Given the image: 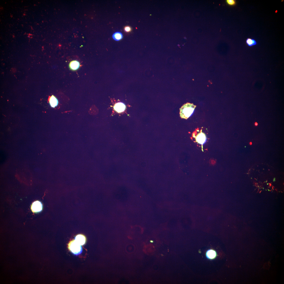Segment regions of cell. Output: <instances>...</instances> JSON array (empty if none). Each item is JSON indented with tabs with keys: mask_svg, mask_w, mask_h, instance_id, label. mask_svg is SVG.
I'll list each match as a JSON object with an SVG mask.
<instances>
[{
	"mask_svg": "<svg viewBox=\"0 0 284 284\" xmlns=\"http://www.w3.org/2000/svg\"><path fill=\"white\" fill-rule=\"evenodd\" d=\"M196 106L193 104L187 103L180 109V114L181 118L187 119L193 114Z\"/></svg>",
	"mask_w": 284,
	"mask_h": 284,
	"instance_id": "cell-1",
	"label": "cell"
},
{
	"mask_svg": "<svg viewBox=\"0 0 284 284\" xmlns=\"http://www.w3.org/2000/svg\"><path fill=\"white\" fill-rule=\"evenodd\" d=\"M68 247L69 250L75 255H78L83 251L82 246L79 244L74 240L69 242Z\"/></svg>",
	"mask_w": 284,
	"mask_h": 284,
	"instance_id": "cell-2",
	"label": "cell"
},
{
	"mask_svg": "<svg viewBox=\"0 0 284 284\" xmlns=\"http://www.w3.org/2000/svg\"><path fill=\"white\" fill-rule=\"evenodd\" d=\"M31 210L34 213H38L41 212L43 209L42 203L39 201L34 202L31 206Z\"/></svg>",
	"mask_w": 284,
	"mask_h": 284,
	"instance_id": "cell-3",
	"label": "cell"
},
{
	"mask_svg": "<svg viewBox=\"0 0 284 284\" xmlns=\"http://www.w3.org/2000/svg\"><path fill=\"white\" fill-rule=\"evenodd\" d=\"M195 137L196 142L201 145H203L206 141V136L205 134L201 132L199 133Z\"/></svg>",
	"mask_w": 284,
	"mask_h": 284,
	"instance_id": "cell-4",
	"label": "cell"
},
{
	"mask_svg": "<svg viewBox=\"0 0 284 284\" xmlns=\"http://www.w3.org/2000/svg\"><path fill=\"white\" fill-rule=\"evenodd\" d=\"M74 240L80 245L83 246L85 244L86 239L84 235L79 234L75 237Z\"/></svg>",
	"mask_w": 284,
	"mask_h": 284,
	"instance_id": "cell-5",
	"label": "cell"
},
{
	"mask_svg": "<svg viewBox=\"0 0 284 284\" xmlns=\"http://www.w3.org/2000/svg\"><path fill=\"white\" fill-rule=\"evenodd\" d=\"M207 258L210 260H212L215 259L217 256L216 251L213 249H211L207 251L206 253Z\"/></svg>",
	"mask_w": 284,
	"mask_h": 284,
	"instance_id": "cell-6",
	"label": "cell"
},
{
	"mask_svg": "<svg viewBox=\"0 0 284 284\" xmlns=\"http://www.w3.org/2000/svg\"><path fill=\"white\" fill-rule=\"evenodd\" d=\"M125 104L121 102H119L115 104L114 106L115 110L118 113H121L124 111L126 109Z\"/></svg>",
	"mask_w": 284,
	"mask_h": 284,
	"instance_id": "cell-7",
	"label": "cell"
},
{
	"mask_svg": "<svg viewBox=\"0 0 284 284\" xmlns=\"http://www.w3.org/2000/svg\"><path fill=\"white\" fill-rule=\"evenodd\" d=\"M80 64L79 62L77 60H73L71 61L69 63V67L72 70L75 71L77 70L79 67Z\"/></svg>",
	"mask_w": 284,
	"mask_h": 284,
	"instance_id": "cell-8",
	"label": "cell"
},
{
	"mask_svg": "<svg viewBox=\"0 0 284 284\" xmlns=\"http://www.w3.org/2000/svg\"><path fill=\"white\" fill-rule=\"evenodd\" d=\"M49 102L51 106L53 108L57 107L59 103V101L53 95L50 97Z\"/></svg>",
	"mask_w": 284,
	"mask_h": 284,
	"instance_id": "cell-9",
	"label": "cell"
},
{
	"mask_svg": "<svg viewBox=\"0 0 284 284\" xmlns=\"http://www.w3.org/2000/svg\"><path fill=\"white\" fill-rule=\"evenodd\" d=\"M123 37L122 34L119 32H115L112 36L113 39L116 41H119L122 39Z\"/></svg>",
	"mask_w": 284,
	"mask_h": 284,
	"instance_id": "cell-10",
	"label": "cell"
},
{
	"mask_svg": "<svg viewBox=\"0 0 284 284\" xmlns=\"http://www.w3.org/2000/svg\"><path fill=\"white\" fill-rule=\"evenodd\" d=\"M247 44L250 47L256 45L257 42L255 40L251 38H248L246 41Z\"/></svg>",
	"mask_w": 284,
	"mask_h": 284,
	"instance_id": "cell-11",
	"label": "cell"
},
{
	"mask_svg": "<svg viewBox=\"0 0 284 284\" xmlns=\"http://www.w3.org/2000/svg\"><path fill=\"white\" fill-rule=\"evenodd\" d=\"M226 2L228 5L230 6H234L236 4V1L235 0H227Z\"/></svg>",
	"mask_w": 284,
	"mask_h": 284,
	"instance_id": "cell-12",
	"label": "cell"
},
{
	"mask_svg": "<svg viewBox=\"0 0 284 284\" xmlns=\"http://www.w3.org/2000/svg\"><path fill=\"white\" fill-rule=\"evenodd\" d=\"M124 30L127 33H129L131 32L132 29L129 26H126L124 28Z\"/></svg>",
	"mask_w": 284,
	"mask_h": 284,
	"instance_id": "cell-13",
	"label": "cell"
},
{
	"mask_svg": "<svg viewBox=\"0 0 284 284\" xmlns=\"http://www.w3.org/2000/svg\"><path fill=\"white\" fill-rule=\"evenodd\" d=\"M255 126H257L258 125V124L257 123H255Z\"/></svg>",
	"mask_w": 284,
	"mask_h": 284,
	"instance_id": "cell-14",
	"label": "cell"
},
{
	"mask_svg": "<svg viewBox=\"0 0 284 284\" xmlns=\"http://www.w3.org/2000/svg\"><path fill=\"white\" fill-rule=\"evenodd\" d=\"M273 182H275V178H274L273 180Z\"/></svg>",
	"mask_w": 284,
	"mask_h": 284,
	"instance_id": "cell-15",
	"label": "cell"
},
{
	"mask_svg": "<svg viewBox=\"0 0 284 284\" xmlns=\"http://www.w3.org/2000/svg\"><path fill=\"white\" fill-rule=\"evenodd\" d=\"M150 242H152V243L153 242V241H152V240L150 241Z\"/></svg>",
	"mask_w": 284,
	"mask_h": 284,
	"instance_id": "cell-16",
	"label": "cell"
},
{
	"mask_svg": "<svg viewBox=\"0 0 284 284\" xmlns=\"http://www.w3.org/2000/svg\"><path fill=\"white\" fill-rule=\"evenodd\" d=\"M252 144V142H251V143H250V144L251 145V144Z\"/></svg>",
	"mask_w": 284,
	"mask_h": 284,
	"instance_id": "cell-17",
	"label": "cell"
},
{
	"mask_svg": "<svg viewBox=\"0 0 284 284\" xmlns=\"http://www.w3.org/2000/svg\"><path fill=\"white\" fill-rule=\"evenodd\" d=\"M270 184V186H271V184Z\"/></svg>",
	"mask_w": 284,
	"mask_h": 284,
	"instance_id": "cell-18",
	"label": "cell"
}]
</instances>
